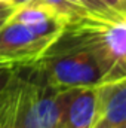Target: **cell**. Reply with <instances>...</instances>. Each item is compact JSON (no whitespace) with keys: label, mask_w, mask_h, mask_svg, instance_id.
Segmentation results:
<instances>
[{"label":"cell","mask_w":126,"mask_h":128,"mask_svg":"<svg viewBox=\"0 0 126 128\" xmlns=\"http://www.w3.org/2000/svg\"><path fill=\"white\" fill-rule=\"evenodd\" d=\"M61 92L39 63L15 67L0 92V128H52Z\"/></svg>","instance_id":"1"},{"label":"cell","mask_w":126,"mask_h":128,"mask_svg":"<svg viewBox=\"0 0 126 128\" xmlns=\"http://www.w3.org/2000/svg\"><path fill=\"white\" fill-rule=\"evenodd\" d=\"M102 24L65 26L46 48L39 63L51 82L61 90L92 88L104 80L98 51V32Z\"/></svg>","instance_id":"2"},{"label":"cell","mask_w":126,"mask_h":128,"mask_svg":"<svg viewBox=\"0 0 126 128\" xmlns=\"http://www.w3.org/2000/svg\"><path fill=\"white\" fill-rule=\"evenodd\" d=\"M55 39L9 16L0 26V67L36 63Z\"/></svg>","instance_id":"3"},{"label":"cell","mask_w":126,"mask_h":128,"mask_svg":"<svg viewBox=\"0 0 126 128\" xmlns=\"http://www.w3.org/2000/svg\"><path fill=\"white\" fill-rule=\"evenodd\" d=\"M96 122V86L67 88L52 128H92Z\"/></svg>","instance_id":"4"},{"label":"cell","mask_w":126,"mask_h":128,"mask_svg":"<svg viewBox=\"0 0 126 128\" xmlns=\"http://www.w3.org/2000/svg\"><path fill=\"white\" fill-rule=\"evenodd\" d=\"M98 51L104 68L102 84L126 78V18L99 27Z\"/></svg>","instance_id":"5"},{"label":"cell","mask_w":126,"mask_h":128,"mask_svg":"<svg viewBox=\"0 0 126 128\" xmlns=\"http://www.w3.org/2000/svg\"><path fill=\"white\" fill-rule=\"evenodd\" d=\"M96 121L108 128H126V78L96 86Z\"/></svg>","instance_id":"6"},{"label":"cell","mask_w":126,"mask_h":128,"mask_svg":"<svg viewBox=\"0 0 126 128\" xmlns=\"http://www.w3.org/2000/svg\"><path fill=\"white\" fill-rule=\"evenodd\" d=\"M67 26H83V24H102L77 2V0H43Z\"/></svg>","instance_id":"7"},{"label":"cell","mask_w":126,"mask_h":128,"mask_svg":"<svg viewBox=\"0 0 126 128\" xmlns=\"http://www.w3.org/2000/svg\"><path fill=\"white\" fill-rule=\"evenodd\" d=\"M96 21L102 22V24H113V22H119L126 15L117 12L116 9H113L110 4H107L104 0H77Z\"/></svg>","instance_id":"8"},{"label":"cell","mask_w":126,"mask_h":128,"mask_svg":"<svg viewBox=\"0 0 126 128\" xmlns=\"http://www.w3.org/2000/svg\"><path fill=\"white\" fill-rule=\"evenodd\" d=\"M15 6L9 2H0V20H9V16L15 12Z\"/></svg>","instance_id":"9"},{"label":"cell","mask_w":126,"mask_h":128,"mask_svg":"<svg viewBox=\"0 0 126 128\" xmlns=\"http://www.w3.org/2000/svg\"><path fill=\"white\" fill-rule=\"evenodd\" d=\"M12 72H13V68H10V67H0V92L3 91V88L9 82Z\"/></svg>","instance_id":"10"},{"label":"cell","mask_w":126,"mask_h":128,"mask_svg":"<svg viewBox=\"0 0 126 128\" xmlns=\"http://www.w3.org/2000/svg\"><path fill=\"white\" fill-rule=\"evenodd\" d=\"M107 4H110L113 9H116L117 12H120V14H123V10H122V4H123V0H104ZM125 15V14H123Z\"/></svg>","instance_id":"11"},{"label":"cell","mask_w":126,"mask_h":128,"mask_svg":"<svg viewBox=\"0 0 126 128\" xmlns=\"http://www.w3.org/2000/svg\"><path fill=\"white\" fill-rule=\"evenodd\" d=\"M42 0H12V4L15 8H21V6H27V4H34V3H39Z\"/></svg>","instance_id":"12"},{"label":"cell","mask_w":126,"mask_h":128,"mask_svg":"<svg viewBox=\"0 0 126 128\" xmlns=\"http://www.w3.org/2000/svg\"><path fill=\"white\" fill-rule=\"evenodd\" d=\"M92 128H108V127H107V125H104L102 122H98V121H96V122H95V125Z\"/></svg>","instance_id":"13"},{"label":"cell","mask_w":126,"mask_h":128,"mask_svg":"<svg viewBox=\"0 0 126 128\" xmlns=\"http://www.w3.org/2000/svg\"><path fill=\"white\" fill-rule=\"evenodd\" d=\"M122 10H123V14L126 15V0H123V4H122Z\"/></svg>","instance_id":"14"},{"label":"cell","mask_w":126,"mask_h":128,"mask_svg":"<svg viewBox=\"0 0 126 128\" xmlns=\"http://www.w3.org/2000/svg\"><path fill=\"white\" fill-rule=\"evenodd\" d=\"M0 2H9V3H12V0H0Z\"/></svg>","instance_id":"15"},{"label":"cell","mask_w":126,"mask_h":128,"mask_svg":"<svg viewBox=\"0 0 126 128\" xmlns=\"http://www.w3.org/2000/svg\"><path fill=\"white\" fill-rule=\"evenodd\" d=\"M4 21H6V20H0V26H1V24H3Z\"/></svg>","instance_id":"16"}]
</instances>
